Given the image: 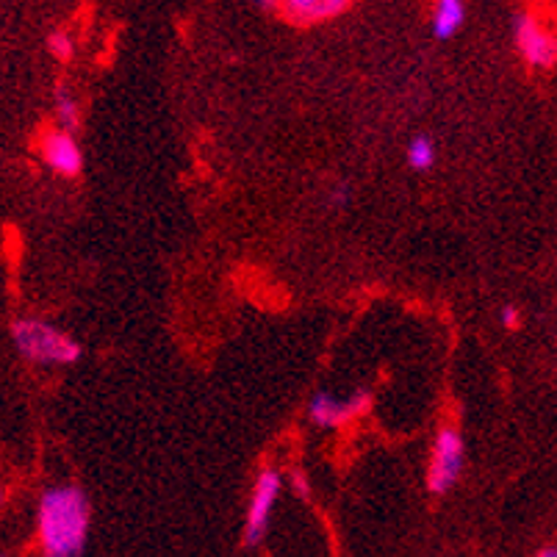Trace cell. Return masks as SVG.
I'll list each match as a JSON object with an SVG mask.
<instances>
[{
  "instance_id": "6da1fadb",
  "label": "cell",
  "mask_w": 557,
  "mask_h": 557,
  "mask_svg": "<svg viewBox=\"0 0 557 557\" xmlns=\"http://www.w3.org/2000/svg\"><path fill=\"white\" fill-rule=\"evenodd\" d=\"M92 507L83 488L51 486L36 505V541L42 557H80L90 541Z\"/></svg>"
},
{
  "instance_id": "7a4b0ae2",
  "label": "cell",
  "mask_w": 557,
  "mask_h": 557,
  "mask_svg": "<svg viewBox=\"0 0 557 557\" xmlns=\"http://www.w3.org/2000/svg\"><path fill=\"white\" fill-rule=\"evenodd\" d=\"M17 353L39 366H70L80 358V345L45 319H17L12 325Z\"/></svg>"
},
{
  "instance_id": "3957f363",
  "label": "cell",
  "mask_w": 557,
  "mask_h": 557,
  "mask_svg": "<svg viewBox=\"0 0 557 557\" xmlns=\"http://www.w3.org/2000/svg\"><path fill=\"white\" fill-rule=\"evenodd\" d=\"M463 460H466V444L460 430L452 424H444L436 433L430 463H427V488H430V494H447L455 488V483L463 475Z\"/></svg>"
},
{
  "instance_id": "277c9868",
  "label": "cell",
  "mask_w": 557,
  "mask_h": 557,
  "mask_svg": "<svg viewBox=\"0 0 557 557\" xmlns=\"http://www.w3.org/2000/svg\"><path fill=\"white\" fill-rule=\"evenodd\" d=\"M280 488H283V475L278 468L267 466V468L259 471V477H255V486H252V494H250V505H247V519H244V541L250 546L264 541V535L269 530L275 502L280 496Z\"/></svg>"
},
{
  "instance_id": "5b68a950",
  "label": "cell",
  "mask_w": 557,
  "mask_h": 557,
  "mask_svg": "<svg viewBox=\"0 0 557 557\" xmlns=\"http://www.w3.org/2000/svg\"><path fill=\"white\" fill-rule=\"evenodd\" d=\"M372 405H374V397L369 389H358L347 400H338L330 392H316L308 402V419L316 427H327V430H333V427H345L347 421L366 416L372 411Z\"/></svg>"
},
{
  "instance_id": "8992f818",
  "label": "cell",
  "mask_w": 557,
  "mask_h": 557,
  "mask_svg": "<svg viewBox=\"0 0 557 557\" xmlns=\"http://www.w3.org/2000/svg\"><path fill=\"white\" fill-rule=\"evenodd\" d=\"M513 39H516V48L522 59L530 67H552L557 61V33L549 31L535 14L522 12L513 23Z\"/></svg>"
},
{
  "instance_id": "52a82bcc",
  "label": "cell",
  "mask_w": 557,
  "mask_h": 557,
  "mask_svg": "<svg viewBox=\"0 0 557 557\" xmlns=\"http://www.w3.org/2000/svg\"><path fill=\"white\" fill-rule=\"evenodd\" d=\"M261 9L275 12L280 20L297 28H308L341 17L353 9V4H347V0H267V4H261Z\"/></svg>"
},
{
  "instance_id": "ba28073f",
  "label": "cell",
  "mask_w": 557,
  "mask_h": 557,
  "mask_svg": "<svg viewBox=\"0 0 557 557\" xmlns=\"http://www.w3.org/2000/svg\"><path fill=\"white\" fill-rule=\"evenodd\" d=\"M39 153L42 161H45L53 173L64 175V178H75L83 169V150L75 142V137L70 131H61V127H53V131H45L39 139Z\"/></svg>"
},
{
  "instance_id": "9c48e42d",
  "label": "cell",
  "mask_w": 557,
  "mask_h": 557,
  "mask_svg": "<svg viewBox=\"0 0 557 557\" xmlns=\"http://www.w3.org/2000/svg\"><path fill=\"white\" fill-rule=\"evenodd\" d=\"M463 23H466V4H460V0H441L433 9L430 28L439 39H449L463 28Z\"/></svg>"
},
{
  "instance_id": "30bf717a",
  "label": "cell",
  "mask_w": 557,
  "mask_h": 557,
  "mask_svg": "<svg viewBox=\"0 0 557 557\" xmlns=\"http://www.w3.org/2000/svg\"><path fill=\"white\" fill-rule=\"evenodd\" d=\"M53 103H56V119L61 125V131H72V127L80 122V106L72 98V92L67 87H56Z\"/></svg>"
},
{
  "instance_id": "8fae6325",
  "label": "cell",
  "mask_w": 557,
  "mask_h": 557,
  "mask_svg": "<svg viewBox=\"0 0 557 557\" xmlns=\"http://www.w3.org/2000/svg\"><path fill=\"white\" fill-rule=\"evenodd\" d=\"M405 158H408V166L419 169V173L430 169L436 164V145H433V139L430 137H413L408 142Z\"/></svg>"
},
{
  "instance_id": "7c38bea8",
  "label": "cell",
  "mask_w": 557,
  "mask_h": 557,
  "mask_svg": "<svg viewBox=\"0 0 557 557\" xmlns=\"http://www.w3.org/2000/svg\"><path fill=\"white\" fill-rule=\"evenodd\" d=\"M48 51L56 61H70L75 56V39L67 31H51L48 36Z\"/></svg>"
},
{
  "instance_id": "4fadbf2b",
  "label": "cell",
  "mask_w": 557,
  "mask_h": 557,
  "mask_svg": "<svg viewBox=\"0 0 557 557\" xmlns=\"http://www.w3.org/2000/svg\"><path fill=\"white\" fill-rule=\"evenodd\" d=\"M291 488H294V494H297V496L308 499V494H311V486H308V477H306V471H299V468H294V471H291Z\"/></svg>"
},
{
  "instance_id": "5bb4252c",
  "label": "cell",
  "mask_w": 557,
  "mask_h": 557,
  "mask_svg": "<svg viewBox=\"0 0 557 557\" xmlns=\"http://www.w3.org/2000/svg\"><path fill=\"white\" fill-rule=\"evenodd\" d=\"M502 325H505L507 330H516V327L522 325V314L513 308V306H505V308H502Z\"/></svg>"
},
{
  "instance_id": "9a60e30c",
  "label": "cell",
  "mask_w": 557,
  "mask_h": 557,
  "mask_svg": "<svg viewBox=\"0 0 557 557\" xmlns=\"http://www.w3.org/2000/svg\"><path fill=\"white\" fill-rule=\"evenodd\" d=\"M347 200H350V186L341 184V186L333 189V205H345Z\"/></svg>"
},
{
  "instance_id": "2e32d148",
  "label": "cell",
  "mask_w": 557,
  "mask_h": 557,
  "mask_svg": "<svg viewBox=\"0 0 557 557\" xmlns=\"http://www.w3.org/2000/svg\"><path fill=\"white\" fill-rule=\"evenodd\" d=\"M538 557H557V546H546V549H541Z\"/></svg>"
},
{
  "instance_id": "e0dca14e",
  "label": "cell",
  "mask_w": 557,
  "mask_h": 557,
  "mask_svg": "<svg viewBox=\"0 0 557 557\" xmlns=\"http://www.w3.org/2000/svg\"><path fill=\"white\" fill-rule=\"evenodd\" d=\"M0 502H4V486H0Z\"/></svg>"
}]
</instances>
